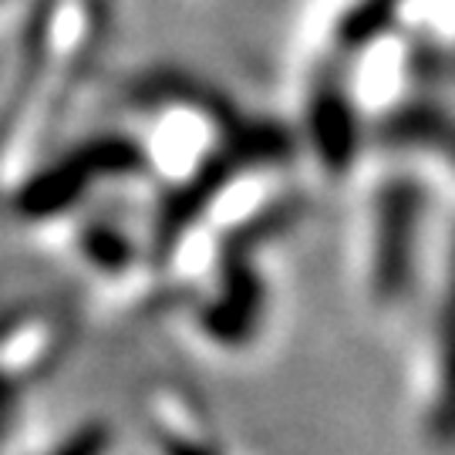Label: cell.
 I'll return each instance as SVG.
<instances>
[{
    "instance_id": "6da1fadb",
    "label": "cell",
    "mask_w": 455,
    "mask_h": 455,
    "mask_svg": "<svg viewBox=\"0 0 455 455\" xmlns=\"http://www.w3.org/2000/svg\"><path fill=\"white\" fill-rule=\"evenodd\" d=\"M442 385H439V408H435V432L439 435H455V260L449 274V293L442 304Z\"/></svg>"
},
{
    "instance_id": "7a4b0ae2",
    "label": "cell",
    "mask_w": 455,
    "mask_h": 455,
    "mask_svg": "<svg viewBox=\"0 0 455 455\" xmlns=\"http://www.w3.org/2000/svg\"><path fill=\"white\" fill-rule=\"evenodd\" d=\"M51 455H115L112 428L101 422L84 425L68 442H61Z\"/></svg>"
}]
</instances>
